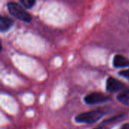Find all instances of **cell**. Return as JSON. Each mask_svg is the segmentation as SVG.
<instances>
[{"label":"cell","mask_w":129,"mask_h":129,"mask_svg":"<svg viewBox=\"0 0 129 129\" xmlns=\"http://www.w3.org/2000/svg\"><path fill=\"white\" fill-rule=\"evenodd\" d=\"M110 99V97L105 95L104 94L98 93V92H93L85 96L84 101L87 104L92 105V104H97L107 101Z\"/></svg>","instance_id":"3957f363"},{"label":"cell","mask_w":129,"mask_h":129,"mask_svg":"<svg viewBox=\"0 0 129 129\" xmlns=\"http://www.w3.org/2000/svg\"><path fill=\"white\" fill-rule=\"evenodd\" d=\"M7 6H8V10L9 13L14 17L17 18L18 20L23 21V22H27V23L32 20L31 16L18 3L10 2L8 3Z\"/></svg>","instance_id":"6da1fadb"},{"label":"cell","mask_w":129,"mask_h":129,"mask_svg":"<svg viewBox=\"0 0 129 129\" xmlns=\"http://www.w3.org/2000/svg\"><path fill=\"white\" fill-rule=\"evenodd\" d=\"M103 116L104 113L101 110H94L78 115L76 116L75 120L79 123L91 124L98 121Z\"/></svg>","instance_id":"7a4b0ae2"},{"label":"cell","mask_w":129,"mask_h":129,"mask_svg":"<svg viewBox=\"0 0 129 129\" xmlns=\"http://www.w3.org/2000/svg\"><path fill=\"white\" fill-rule=\"evenodd\" d=\"M117 100L122 104L129 106V90L122 91L117 96Z\"/></svg>","instance_id":"52a82bcc"},{"label":"cell","mask_w":129,"mask_h":129,"mask_svg":"<svg viewBox=\"0 0 129 129\" xmlns=\"http://www.w3.org/2000/svg\"><path fill=\"white\" fill-rule=\"evenodd\" d=\"M20 2L26 8H31L36 3V1L34 0H20Z\"/></svg>","instance_id":"ba28073f"},{"label":"cell","mask_w":129,"mask_h":129,"mask_svg":"<svg viewBox=\"0 0 129 129\" xmlns=\"http://www.w3.org/2000/svg\"><path fill=\"white\" fill-rule=\"evenodd\" d=\"M121 129H129V124H125V125H123Z\"/></svg>","instance_id":"30bf717a"},{"label":"cell","mask_w":129,"mask_h":129,"mask_svg":"<svg viewBox=\"0 0 129 129\" xmlns=\"http://www.w3.org/2000/svg\"><path fill=\"white\" fill-rule=\"evenodd\" d=\"M119 75L123 76V77L127 78L129 80V69L128 70H122V71L119 72Z\"/></svg>","instance_id":"9c48e42d"},{"label":"cell","mask_w":129,"mask_h":129,"mask_svg":"<svg viewBox=\"0 0 129 129\" xmlns=\"http://www.w3.org/2000/svg\"><path fill=\"white\" fill-rule=\"evenodd\" d=\"M106 88L108 92L115 93L119 91H122L124 88H125V85L119 80L113 77H109L107 80Z\"/></svg>","instance_id":"277c9868"},{"label":"cell","mask_w":129,"mask_h":129,"mask_svg":"<svg viewBox=\"0 0 129 129\" xmlns=\"http://www.w3.org/2000/svg\"><path fill=\"white\" fill-rule=\"evenodd\" d=\"M94 129H107L105 127H99V128H94Z\"/></svg>","instance_id":"8fae6325"},{"label":"cell","mask_w":129,"mask_h":129,"mask_svg":"<svg viewBox=\"0 0 129 129\" xmlns=\"http://www.w3.org/2000/svg\"><path fill=\"white\" fill-rule=\"evenodd\" d=\"M14 21L7 17H0V30L2 32L8 31L12 26Z\"/></svg>","instance_id":"8992f818"},{"label":"cell","mask_w":129,"mask_h":129,"mask_svg":"<svg viewBox=\"0 0 129 129\" xmlns=\"http://www.w3.org/2000/svg\"><path fill=\"white\" fill-rule=\"evenodd\" d=\"M113 66L115 67H125L129 66V60L120 54H116L113 58Z\"/></svg>","instance_id":"5b68a950"}]
</instances>
